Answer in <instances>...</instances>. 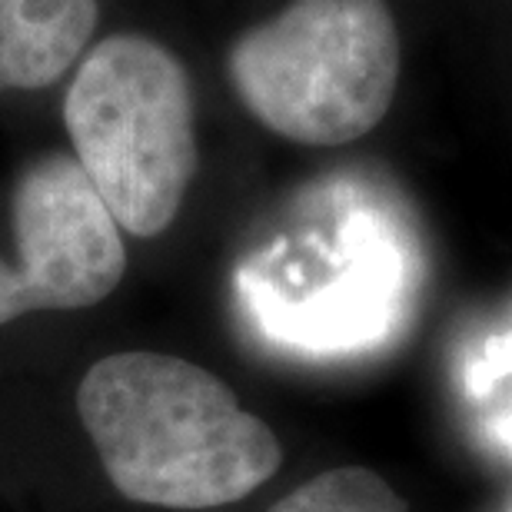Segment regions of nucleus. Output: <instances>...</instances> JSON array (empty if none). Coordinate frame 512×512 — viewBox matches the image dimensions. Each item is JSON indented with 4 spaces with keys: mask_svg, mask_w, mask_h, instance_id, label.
<instances>
[{
    "mask_svg": "<svg viewBox=\"0 0 512 512\" xmlns=\"http://www.w3.org/2000/svg\"><path fill=\"white\" fill-rule=\"evenodd\" d=\"M77 413L120 496L160 509L240 503L283 463L280 439L233 389L170 353H110L84 373Z\"/></svg>",
    "mask_w": 512,
    "mask_h": 512,
    "instance_id": "1",
    "label": "nucleus"
},
{
    "mask_svg": "<svg viewBox=\"0 0 512 512\" xmlns=\"http://www.w3.org/2000/svg\"><path fill=\"white\" fill-rule=\"evenodd\" d=\"M386 0H293L230 47L240 104L276 137L340 147L383 124L399 87Z\"/></svg>",
    "mask_w": 512,
    "mask_h": 512,
    "instance_id": "2",
    "label": "nucleus"
},
{
    "mask_svg": "<svg viewBox=\"0 0 512 512\" xmlns=\"http://www.w3.org/2000/svg\"><path fill=\"white\" fill-rule=\"evenodd\" d=\"M64 127L87 180L120 230L160 237L197 173L190 74L143 34H110L80 60Z\"/></svg>",
    "mask_w": 512,
    "mask_h": 512,
    "instance_id": "3",
    "label": "nucleus"
},
{
    "mask_svg": "<svg viewBox=\"0 0 512 512\" xmlns=\"http://www.w3.org/2000/svg\"><path fill=\"white\" fill-rule=\"evenodd\" d=\"M17 256H0V326L40 310L104 303L127 273L120 223L70 153H47L17 180Z\"/></svg>",
    "mask_w": 512,
    "mask_h": 512,
    "instance_id": "4",
    "label": "nucleus"
},
{
    "mask_svg": "<svg viewBox=\"0 0 512 512\" xmlns=\"http://www.w3.org/2000/svg\"><path fill=\"white\" fill-rule=\"evenodd\" d=\"M100 0H0V87L44 90L84 54Z\"/></svg>",
    "mask_w": 512,
    "mask_h": 512,
    "instance_id": "5",
    "label": "nucleus"
},
{
    "mask_svg": "<svg viewBox=\"0 0 512 512\" xmlns=\"http://www.w3.org/2000/svg\"><path fill=\"white\" fill-rule=\"evenodd\" d=\"M270 512H406V503L380 473L343 466L296 486Z\"/></svg>",
    "mask_w": 512,
    "mask_h": 512,
    "instance_id": "6",
    "label": "nucleus"
}]
</instances>
